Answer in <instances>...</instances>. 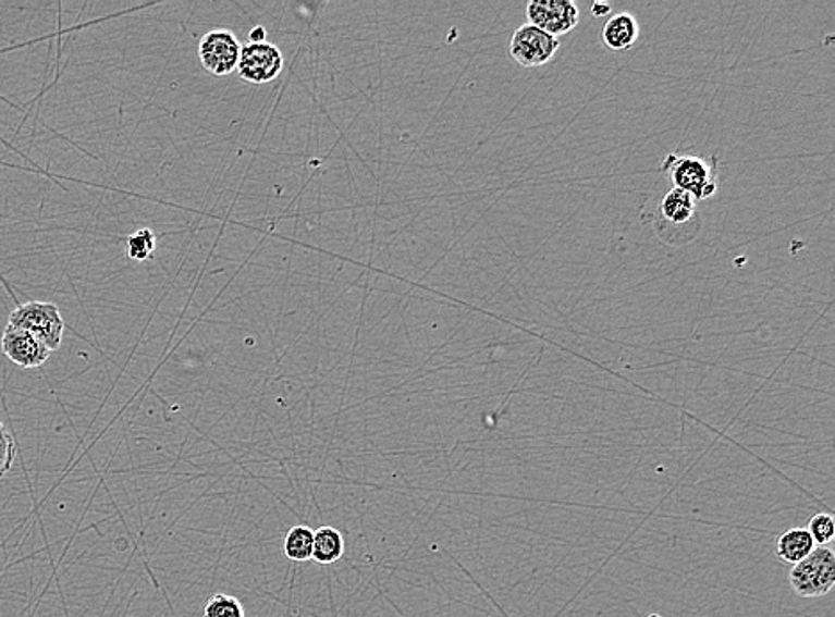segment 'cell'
Returning <instances> with one entry per match:
<instances>
[{"label":"cell","mask_w":835,"mask_h":617,"mask_svg":"<svg viewBox=\"0 0 835 617\" xmlns=\"http://www.w3.org/2000/svg\"><path fill=\"white\" fill-rule=\"evenodd\" d=\"M284 69V55L273 44H246L241 47L237 73L249 84H268Z\"/></svg>","instance_id":"obj_7"},{"label":"cell","mask_w":835,"mask_h":617,"mask_svg":"<svg viewBox=\"0 0 835 617\" xmlns=\"http://www.w3.org/2000/svg\"><path fill=\"white\" fill-rule=\"evenodd\" d=\"M204 617H245V608L240 600L229 594H214L207 603Z\"/></svg>","instance_id":"obj_15"},{"label":"cell","mask_w":835,"mask_h":617,"mask_svg":"<svg viewBox=\"0 0 835 617\" xmlns=\"http://www.w3.org/2000/svg\"><path fill=\"white\" fill-rule=\"evenodd\" d=\"M640 36V25L635 15L630 13H618L607 18L604 29H602V41L607 49L615 52H624L635 47Z\"/></svg>","instance_id":"obj_10"},{"label":"cell","mask_w":835,"mask_h":617,"mask_svg":"<svg viewBox=\"0 0 835 617\" xmlns=\"http://www.w3.org/2000/svg\"><path fill=\"white\" fill-rule=\"evenodd\" d=\"M807 532L811 534L812 541L820 546H826L832 543L835 535V520L834 516L828 513H818L816 516H812V520L809 521Z\"/></svg>","instance_id":"obj_16"},{"label":"cell","mask_w":835,"mask_h":617,"mask_svg":"<svg viewBox=\"0 0 835 617\" xmlns=\"http://www.w3.org/2000/svg\"><path fill=\"white\" fill-rule=\"evenodd\" d=\"M793 591L801 599H821L835 585V554L828 546H816L811 555L789 571Z\"/></svg>","instance_id":"obj_3"},{"label":"cell","mask_w":835,"mask_h":617,"mask_svg":"<svg viewBox=\"0 0 835 617\" xmlns=\"http://www.w3.org/2000/svg\"><path fill=\"white\" fill-rule=\"evenodd\" d=\"M156 234L150 229H139L127 238V257L136 262H143L152 257L156 249Z\"/></svg>","instance_id":"obj_14"},{"label":"cell","mask_w":835,"mask_h":617,"mask_svg":"<svg viewBox=\"0 0 835 617\" xmlns=\"http://www.w3.org/2000/svg\"><path fill=\"white\" fill-rule=\"evenodd\" d=\"M526 13L529 24L557 39L579 24V8L572 0H532Z\"/></svg>","instance_id":"obj_8"},{"label":"cell","mask_w":835,"mask_h":617,"mask_svg":"<svg viewBox=\"0 0 835 617\" xmlns=\"http://www.w3.org/2000/svg\"><path fill=\"white\" fill-rule=\"evenodd\" d=\"M16 459V442L13 434L8 431L4 422L0 420V479L8 476Z\"/></svg>","instance_id":"obj_17"},{"label":"cell","mask_w":835,"mask_h":617,"mask_svg":"<svg viewBox=\"0 0 835 617\" xmlns=\"http://www.w3.org/2000/svg\"><path fill=\"white\" fill-rule=\"evenodd\" d=\"M241 55L240 39L230 30L214 29L200 39L198 58L206 72L214 77H225L237 69Z\"/></svg>","instance_id":"obj_6"},{"label":"cell","mask_w":835,"mask_h":617,"mask_svg":"<svg viewBox=\"0 0 835 617\" xmlns=\"http://www.w3.org/2000/svg\"><path fill=\"white\" fill-rule=\"evenodd\" d=\"M814 548L816 543L812 541L811 534L803 527H793L775 540V554L778 559L791 566L806 559Z\"/></svg>","instance_id":"obj_11"},{"label":"cell","mask_w":835,"mask_h":617,"mask_svg":"<svg viewBox=\"0 0 835 617\" xmlns=\"http://www.w3.org/2000/svg\"><path fill=\"white\" fill-rule=\"evenodd\" d=\"M560 45V39L535 25H520L509 41V55L523 69H538L556 55Z\"/></svg>","instance_id":"obj_5"},{"label":"cell","mask_w":835,"mask_h":617,"mask_svg":"<svg viewBox=\"0 0 835 617\" xmlns=\"http://www.w3.org/2000/svg\"><path fill=\"white\" fill-rule=\"evenodd\" d=\"M8 324L36 336L49 347L50 353L58 350L63 342L64 321L54 303H24L11 311Z\"/></svg>","instance_id":"obj_4"},{"label":"cell","mask_w":835,"mask_h":617,"mask_svg":"<svg viewBox=\"0 0 835 617\" xmlns=\"http://www.w3.org/2000/svg\"><path fill=\"white\" fill-rule=\"evenodd\" d=\"M591 13L595 16H606L611 13V5L604 4V2H595L591 5Z\"/></svg>","instance_id":"obj_19"},{"label":"cell","mask_w":835,"mask_h":617,"mask_svg":"<svg viewBox=\"0 0 835 617\" xmlns=\"http://www.w3.org/2000/svg\"><path fill=\"white\" fill-rule=\"evenodd\" d=\"M0 349L4 353L8 360L19 365L22 369H39L49 361V347L39 342L36 336L27 331L15 326H5L4 333L0 336Z\"/></svg>","instance_id":"obj_9"},{"label":"cell","mask_w":835,"mask_h":617,"mask_svg":"<svg viewBox=\"0 0 835 617\" xmlns=\"http://www.w3.org/2000/svg\"><path fill=\"white\" fill-rule=\"evenodd\" d=\"M314 530L307 526H296L288 530L284 541V554L287 559L305 563L312 559Z\"/></svg>","instance_id":"obj_13"},{"label":"cell","mask_w":835,"mask_h":617,"mask_svg":"<svg viewBox=\"0 0 835 617\" xmlns=\"http://www.w3.org/2000/svg\"><path fill=\"white\" fill-rule=\"evenodd\" d=\"M265 41H268V33L262 25H257L249 30V44H265Z\"/></svg>","instance_id":"obj_18"},{"label":"cell","mask_w":835,"mask_h":617,"mask_svg":"<svg viewBox=\"0 0 835 617\" xmlns=\"http://www.w3.org/2000/svg\"><path fill=\"white\" fill-rule=\"evenodd\" d=\"M661 171H665L675 189L684 190L702 201L719 193V157L679 156L670 153Z\"/></svg>","instance_id":"obj_2"},{"label":"cell","mask_w":835,"mask_h":617,"mask_svg":"<svg viewBox=\"0 0 835 617\" xmlns=\"http://www.w3.org/2000/svg\"><path fill=\"white\" fill-rule=\"evenodd\" d=\"M344 550H346V543H344V538L337 529L319 527L314 532L312 560L316 563L323 564V566L337 563L339 559H342Z\"/></svg>","instance_id":"obj_12"},{"label":"cell","mask_w":835,"mask_h":617,"mask_svg":"<svg viewBox=\"0 0 835 617\" xmlns=\"http://www.w3.org/2000/svg\"><path fill=\"white\" fill-rule=\"evenodd\" d=\"M643 221L650 224L661 243L668 246H684L691 243L700 232L699 209L693 196L684 190H666L660 200L652 203L650 214H643Z\"/></svg>","instance_id":"obj_1"}]
</instances>
